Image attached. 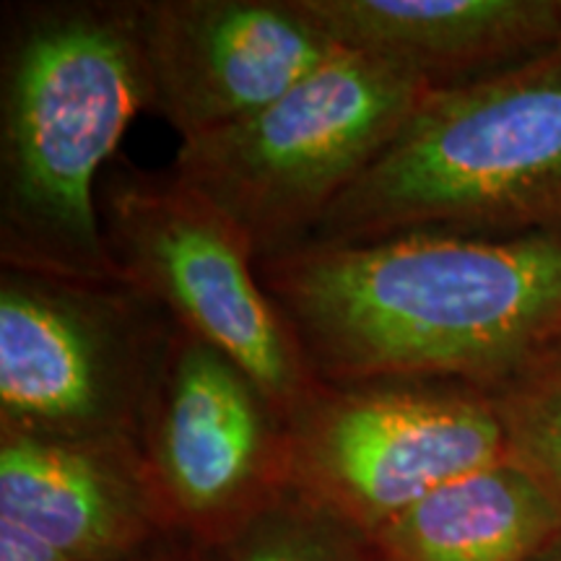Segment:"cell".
Returning <instances> with one entry per match:
<instances>
[{"mask_svg": "<svg viewBox=\"0 0 561 561\" xmlns=\"http://www.w3.org/2000/svg\"><path fill=\"white\" fill-rule=\"evenodd\" d=\"M525 561H561V536L553 538L551 543H546L541 551H536Z\"/></svg>", "mask_w": 561, "mask_h": 561, "instance_id": "17", "label": "cell"}, {"mask_svg": "<svg viewBox=\"0 0 561 561\" xmlns=\"http://www.w3.org/2000/svg\"><path fill=\"white\" fill-rule=\"evenodd\" d=\"M149 112L182 140L248 121L343 47L301 0H138Z\"/></svg>", "mask_w": 561, "mask_h": 561, "instance_id": "9", "label": "cell"}, {"mask_svg": "<svg viewBox=\"0 0 561 561\" xmlns=\"http://www.w3.org/2000/svg\"><path fill=\"white\" fill-rule=\"evenodd\" d=\"M507 460L523 468L561 512V341L486 388Z\"/></svg>", "mask_w": 561, "mask_h": 561, "instance_id": "13", "label": "cell"}, {"mask_svg": "<svg viewBox=\"0 0 561 561\" xmlns=\"http://www.w3.org/2000/svg\"><path fill=\"white\" fill-rule=\"evenodd\" d=\"M138 445L167 525L201 549L289 491V416L231 356L182 325Z\"/></svg>", "mask_w": 561, "mask_h": 561, "instance_id": "8", "label": "cell"}, {"mask_svg": "<svg viewBox=\"0 0 561 561\" xmlns=\"http://www.w3.org/2000/svg\"><path fill=\"white\" fill-rule=\"evenodd\" d=\"M561 512L512 460L447 481L362 538V561H525Z\"/></svg>", "mask_w": 561, "mask_h": 561, "instance_id": "12", "label": "cell"}, {"mask_svg": "<svg viewBox=\"0 0 561 561\" xmlns=\"http://www.w3.org/2000/svg\"><path fill=\"white\" fill-rule=\"evenodd\" d=\"M0 520L73 561H133L172 533L128 437L0 432Z\"/></svg>", "mask_w": 561, "mask_h": 561, "instance_id": "10", "label": "cell"}, {"mask_svg": "<svg viewBox=\"0 0 561 561\" xmlns=\"http://www.w3.org/2000/svg\"><path fill=\"white\" fill-rule=\"evenodd\" d=\"M206 561H362V536L286 491Z\"/></svg>", "mask_w": 561, "mask_h": 561, "instance_id": "14", "label": "cell"}, {"mask_svg": "<svg viewBox=\"0 0 561 561\" xmlns=\"http://www.w3.org/2000/svg\"><path fill=\"white\" fill-rule=\"evenodd\" d=\"M96 201L112 263L178 325L231 356L286 416L318 388L248 240L214 203L172 170L128 164L102 174Z\"/></svg>", "mask_w": 561, "mask_h": 561, "instance_id": "7", "label": "cell"}, {"mask_svg": "<svg viewBox=\"0 0 561 561\" xmlns=\"http://www.w3.org/2000/svg\"><path fill=\"white\" fill-rule=\"evenodd\" d=\"M133 561H206V553L191 538L180 536V533H167Z\"/></svg>", "mask_w": 561, "mask_h": 561, "instance_id": "16", "label": "cell"}, {"mask_svg": "<svg viewBox=\"0 0 561 561\" xmlns=\"http://www.w3.org/2000/svg\"><path fill=\"white\" fill-rule=\"evenodd\" d=\"M430 91L390 62L341 50L248 121L182 140L172 174L214 203L261 263L310 240Z\"/></svg>", "mask_w": 561, "mask_h": 561, "instance_id": "4", "label": "cell"}, {"mask_svg": "<svg viewBox=\"0 0 561 561\" xmlns=\"http://www.w3.org/2000/svg\"><path fill=\"white\" fill-rule=\"evenodd\" d=\"M561 231V47L432 89L307 242Z\"/></svg>", "mask_w": 561, "mask_h": 561, "instance_id": "3", "label": "cell"}, {"mask_svg": "<svg viewBox=\"0 0 561 561\" xmlns=\"http://www.w3.org/2000/svg\"><path fill=\"white\" fill-rule=\"evenodd\" d=\"M343 50L432 89L500 73L561 47V0H301Z\"/></svg>", "mask_w": 561, "mask_h": 561, "instance_id": "11", "label": "cell"}, {"mask_svg": "<svg viewBox=\"0 0 561 561\" xmlns=\"http://www.w3.org/2000/svg\"><path fill=\"white\" fill-rule=\"evenodd\" d=\"M504 458L494 405L468 382H320L289 413V491L362 538L442 483Z\"/></svg>", "mask_w": 561, "mask_h": 561, "instance_id": "6", "label": "cell"}, {"mask_svg": "<svg viewBox=\"0 0 561 561\" xmlns=\"http://www.w3.org/2000/svg\"><path fill=\"white\" fill-rule=\"evenodd\" d=\"M0 19V268L121 278L96 191L149 112L138 0H19Z\"/></svg>", "mask_w": 561, "mask_h": 561, "instance_id": "2", "label": "cell"}, {"mask_svg": "<svg viewBox=\"0 0 561 561\" xmlns=\"http://www.w3.org/2000/svg\"><path fill=\"white\" fill-rule=\"evenodd\" d=\"M318 382L486 390L561 341V231L305 242L257 263Z\"/></svg>", "mask_w": 561, "mask_h": 561, "instance_id": "1", "label": "cell"}, {"mask_svg": "<svg viewBox=\"0 0 561 561\" xmlns=\"http://www.w3.org/2000/svg\"><path fill=\"white\" fill-rule=\"evenodd\" d=\"M174 328L123 276L0 268V432L138 442Z\"/></svg>", "mask_w": 561, "mask_h": 561, "instance_id": "5", "label": "cell"}, {"mask_svg": "<svg viewBox=\"0 0 561 561\" xmlns=\"http://www.w3.org/2000/svg\"><path fill=\"white\" fill-rule=\"evenodd\" d=\"M0 561H73L16 523L0 520Z\"/></svg>", "mask_w": 561, "mask_h": 561, "instance_id": "15", "label": "cell"}]
</instances>
